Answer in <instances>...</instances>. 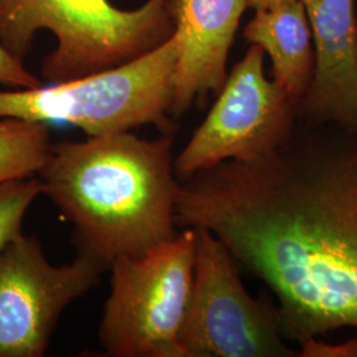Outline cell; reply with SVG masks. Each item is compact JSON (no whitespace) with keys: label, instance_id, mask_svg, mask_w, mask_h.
<instances>
[{"label":"cell","instance_id":"cell-13","mask_svg":"<svg viewBox=\"0 0 357 357\" xmlns=\"http://www.w3.org/2000/svg\"><path fill=\"white\" fill-rule=\"evenodd\" d=\"M43 192L38 176L0 183V252L23 233L26 211Z\"/></svg>","mask_w":357,"mask_h":357},{"label":"cell","instance_id":"cell-7","mask_svg":"<svg viewBox=\"0 0 357 357\" xmlns=\"http://www.w3.org/2000/svg\"><path fill=\"white\" fill-rule=\"evenodd\" d=\"M264 63V50L250 44L203 123L175 156L180 181L227 160L264 156L291 137L299 122L298 105L266 77Z\"/></svg>","mask_w":357,"mask_h":357},{"label":"cell","instance_id":"cell-15","mask_svg":"<svg viewBox=\"0 0 357 357\" xmlns=\"http://www.w3.org/2000/svg\"><path fill=\"white\" fill-rule=\"evenodd\" d=\"M298 355L299 357H357V337L339 345L323 343L318 337H308L299 343Z\"/></svg>","mask_w":357,"mask_h":357},{"label":"cell","instance_id":"cell-8","mask_svg":"<svg viewBox=\"0 0 357 357\" xmlns=\"http://www.w3.org/2000/svg\"><path fill=\"white\" fill-rule=\"evenodd\" d=\"M103 270L86 255L52 265L36 237L19 234L0 252V357H41L65 308Z\"/></svg>","mask_w":357,"mask_h":357},{"label":"cell","instance_id":"cell-14","mask_svg":"<svg viewBox=\"0 0 357 357\" xmlns=\"http://www.w3.org/2000/svg\"><path fill=\"white\" fill-rule=\"evenodd\" d=\"M0 84L15 89H33L41 86L40 78L28 72L23 61L16 59L0 43Z\"/></svg>","mask_w":357,"mask_h":357},{"label":"cell","instance_id":"cell-3","mask_svg":"<svg viewBox=\"0 0 357 357\" xmlns=\"http://www.w3.org/2000/svg\"><path fill=\"white\" fill-rule=\"evenodd\" d=\"M48 31L56 48L44 59L41 76L64 82L139 57L175 32L174 0H147L121 10L110 0H0V43L19 60Z\"/></svg>","mask_w":357,"mask_h":357},{"label":"cell","instance_id":"cell-5","mask_svg":"<svg viewBox=\"0 0 357 357\" xmlns=\"http://www.w3.org/2000/svg\"><path fill=\"white\" fill-rule=\"evenodd\" d=\"M196 230L112 265L98 337L107 356L185 357L180 333L191 298Z\"/></svg>","mask_w":357,"mask_h":357},{"label":"cell","instance_id":"cell-10","mask_svg":"<svg viewBox=\"0 0 357 357\" xmlns=\"http://www.w3.org/2000/svg\"><path fill=\"white\" fill-rule=\"evenodd\" d=\"M249 0H174L178 59L172 116L204 106L228 77L227 63Z\"/></svg>","mask_w":357,"mask_h":357},{"label":"cell","instance_id":"cell-2","mask_svg":"<svg viewBox=\"0 0 357 357\" xmlns=\"http://www.w3.org/2000/svg\"><path fill=\"white\" fill-rule=\"evenodd\" d=\"M38 175L43 195L75 227L77 255L103 271L178 234L174 132L153 141L128 131L56 143Z\"/></svg>","mask_w":357,"mask_h":357},{"label":"cell","instance_id":"cell-11","mask_svg":"<svg viewBox=\"0 0 357 357\" xmlns=\"http://www.w3.org/2000/svg\"><path fill=\"white\" fill-rule=\"evenodd\" d=\"M243 29V38L259 45L271 61V78L287 91L296 105L311 84L315 51L306 4L289 0L255 10Z\"/></svg>","mask_w":357,"mask_h":357},{"label":"cell","instance_id":"cell-6","mask_svg":"<svg viewBox=\"0 0 357 357\" xmlns=\"http://www.w3.org/2000/svg\"><path fill=\"white\" fill-rule=\"evenodd\" d=\"M196 230L191 298L180 333L185 357H299L287 344L278 308L243 284L228 246Z\"/></svg>","mask_w":357,"mask_h":357},{"label":"cell","instance_id":"cell-4","mask_svg":"<svg viewBox=\"0 0 357 357\" xmlns=\"http://www.w3.org/2000/svg\"><path fill=\"white\" fill-rule=\"evenodd\" d=\"M178 40L166 43L126 64L51 86L0 91V118L64 122L88 137L128 132L153 125L174 132L172 105Z\"/></svg>","mask_w":357,"mask_h":357},{"label":"cell","instance_id":"cell-16","mask_svg":"<svg viewBox=\"0 0 357 357\" xmlns=\"http://www.w3.org/2000/svg\"><path fill=\"white\" fill-rule=\"evenodd\" d=\"M284 1H289V0H249V7L253 10L268 8V7L277 6L280 3H284Z\"/></svg>","mask_w":357,"mask_h":357},{"label":"cell","instance_id":"cell-9","mask_svg":"<svg viewBox=\"0 0 357 357\" xmlns=\"http://www.w3.org/2000/svg\"><path fill=\"white\" fill-rule=\"evenodd\" d=\"M315 68L298 105V119L332 125L357 137V16L355 0H303Z\"/></svg>","mask_w":357,"mask_h":357},{"label":"cell","instance_id":"cell-1","mask_svg":"<svg viewBox=\"0 0 357 357\" xmlns=\"http://www.w3.org/2000/svg\"><path fill=\"white\" fill-rule=\"evenodd\" d=\"M178 228L205 229L277 298L287 342L357 328V137L298 122L264 156L180 181Z\"/></svg>","mask_w":357,"mask_h":357},{"label":"cell","instance_id":"cell-12","mask_svg":"<svg viewBox=\"0 0 357 357\" xmlns=\"http://www.w3.org/2000/svg\"><path fill=\"white\" fill-rule=\"evenodd\" d=\"M52 142L45 122L0 118V183L32 178L45 166Z\"/></svg>","mask_w":357,"mask_h":357}]
</instances>
